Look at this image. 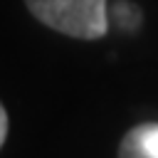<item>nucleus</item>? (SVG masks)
Returning a JSON list of instances; mask_svg holds the SVG:
<instances>
[{"label": "nucleus", "mask_w": 158, "mask_h": 158, "mask_svg": "<svg viewBox=\"0 0 158 158\" xmlns=\"http://www.w3.org/2000/svg\"><path fill=\"white\" fill-rule=\"evenodd\" d=\"M25 5L42 25L67 37L99 40L109 30L106 0H25Z\"/></svg>", "instance_id": "f257e3e1"}, {"label": "nucleus", "mask_w": 158, "mask_h": 158, "mask_svg": "<svg viewBox=\"0 0 158 158\" xmlns=\"http://www.w3.org/2000/svg\"><path fill=\"white\" fill-rule=\"evenodd\" d=\"M118 158H158V123L133 126L118 143Z\"/></svg>", "instance_id": "f03ea898"}, {"label": "nucleus", "mask_w": 158, "mask_h": 158, "mask_svg": "<svg viewBox=\"0 0 158 158\" xmlns=\"http://www.w3.org/2000/svg\"><path fill=\"white\" fill-rule=\"evenodd\" d=\"M111 15L121 25V30H136L138 22H141V10L128 0H116L111 5Z\"/></svg>", "instance_id": "7ed1b4c3"}, {"label": "nucleus", "mask_w": 158, "mask_h": 158, "mask_svg": "<svg viewBox=\"0 0 158 158\" xmlns=\"http://www.w3.org/2000/svg\"><path fill=\"white\" fill-rule=\"evenodd\" d=\"M5 138H7V111H5V106L0 104V148H2Z\"/></svg>", "instance_id": "20e7f679"}]
</instances>
